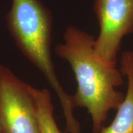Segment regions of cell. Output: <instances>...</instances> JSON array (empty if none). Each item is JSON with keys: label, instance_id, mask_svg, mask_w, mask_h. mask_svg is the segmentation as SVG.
<instances>
[{"label": "cell", "instance_id": "cell-6", "mask_svg": "<svg viewBox=\"0 0 133 133\" xmlns=\"http://www.w3.org/2000/svg\"><path fill=\"white\" fill-rule=\"evenodd\" d=\"M37 107L40 133H62L58 127L53 115L51 95L48 89L39 90L31 87Z\"/></svg>", "mask_w": 133, "mask_h": 133}, {"label": "cell", "instance_id": "cell-1", "mask_svg": "<svg viewBox=\"0 0 133 133\" xmlns=\"http://www.w3.org/2000/svg\"><path fill=\"white\" fill-rule=\"evenodd\" d=\"M95 38L76 27H68L64 42L56 53L68 62L77 82L72 95L74 107L84 108L90 115L92 133H99L110 110L117 109L124 95L116 90L123 83V74L116 62L100 58L94 48Z\"/></svg>", "mask_w": 133, "mask_h": 133}, {"label": "cell", "instance_id": "cell-3", "mask_svg": "<svg viewBox=\"0 0 133 133\" xmlns=\"http://www.w3.org/2000/svg\"><path fill=\"white\" fill-rule=\"evenodd\" d=\"M31 87L0 63V129L2 133H40Z\"/></svg>", "mask_w": 133, "mask_h": 133}, {"label": "cell", "instance_id": "cell-7", "mask_svg": "<svg viewBox=\"0 0 133 133\" xmlns=\"http://www.w3.org/2000/svg\"><path fill=\"white\" fill-rule=\"evenodd\" d=\"M0 132H1V129H0Z\"/></svg>", "mask_w": 133, "mask_h": 133}, {"label": "cell", "instance_id": "cell-2", "mask_svg": "<svg viewBox=\"0 0 133 133\" xmlns=\"http://www.w3.org/2000/svg\"><path fill=\"white\" fill-rule=\"evenodd\" d=\"M8 28L26 58L41 72L52 88L63 109L69 133H81L74 116L72 95L63 88L56 73L50 53L52 16L42 0H12L6 16Z\"/></svg>", "mask_w": 133, "mask_h": 133}, {"label": "cell", "instance_id": "cell-5", "mask_svg": "<svg viewBox=\"0 0 133 133\" xmlns=\"http://www.w3.org/2000/svg\"><path fill=\"white\" fill-rule=\"evenodd\" d=\"M120 70L127 79V92L112 122L99 133H133V51L122 53Z\"/></svg>", "mask_w": 133, "mask_h": 133}, {"label": "cell", "instance_id": "cell-8", "mask_svg": "<svg viewBox=\"0 0 133 133\" xmlns=\"http://www.w3.org/2000/svg\"><path fill=\"white\" fill-rule=\"evenodd\" d=\"M0 133H2V132H0Z\"/></svg>", "mask_w": 133, "mask_h": 133}, {"label": "cell", "instance_id": "cell-4", "mask_svg": "<svg viewBox=\"0 0 133 133\" xmlns=\"http://www.w3.org/2000/svg\"><path fill=\"white\" fill-rule=\"evenodd\" d=\"M93 8L99 24L95 52L104 60L116 62L122 39L133 33V0H95Z\"/></svg>", "mask_w": 133, "mask_h": 133}]
</instances>
